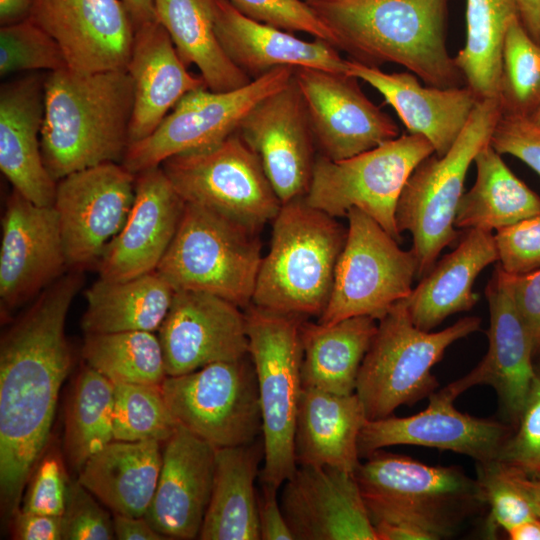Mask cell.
Listing matches in <instances>:
<instances>
[{
    "label": "cell",
    "mask_w": 540,
    "mask_h": 540,
    "mask_svg": "<svg viewBox=\"0 0 540 540\" xmlns=\"http://www.w3.org/2000/svg\"><path fill=\"white\" fill-rule=\"evenodd\" d=\"M292 79L293 68L284 66L231 91H191L149 136L129 145L121 164L136 175L173 155L212 146L236 132L256 104Z\"/></svg>",
    "instance_id": "14"
},
{
    "label": "cell",
    "mask_w": 540,
    "mask_h": 540,
    "mask_svg": "<svg viewBox=\"0 0 540 540\" xmlns=\"http://www.w3.org/2000/svg\"><path fill=\"white\" fill-rule=\"evenodd\" d=\"M136 175L108 162L73 172L57 181L54 208L68 267L99 261L119 233L135 198Z\"/></svg>",
    "instance_id": "15"
},
{
    "label": "cell",
    "mask_w": 540,
    "mask_h": 540,
    "mask_svg": "<svg viewBox=\"0 0 540 540\" xmlns=\"http://www.w3.org/2000/svg\"><path fill=\"white\" fill-rule=\"evenodd\" d=\"M272 230L252 304L302 318L319 317L331 295L347 230L304 197L282 204Z\"/></svg>",
    "instance_id": "5"
},
{
    "label": "cell",
    "mask_w": 540,
    "mask_h": 540,
    "mask_svg": "<svg viewBox=\"0 0 540 540\" xmlns=\"http://www.w3.org/2000/svg\"><path fill=\"white\" fill-rule=\"evenodd\" d=\"M346 74L377 90L396 111L408 133L423 136L438 156L445 155L453 146L480 100L467 85L424 86L411 72L387 73L352 59H347Z\"/></svg>",
    "instance_id": "26"
},
{
    "label": "cell",
    "mask_w": 540,
    "mask_h": 540,
    "mask_svg": "<svg viewBox=\"0 0 540 540\" xmlns=\"http://www.w3.org/2000/svg\"><path fill=\"white\" fill-rule=\"evenodd\" d=\"M376 321L355 316L324 325L304 319L302 387L341 395L354 393L360 366L377 331Z\"/></svg>",
    "instance_id": "34"
},
{
    "label": "cell",
    "mask_w": 540,
    "mask_h": 540,
    "mask_svg": "<svg viewBox=\"0 0 540 540\" xmlns=\"http://www.w3.org/2000/svg\"><path fill=\"white\" fill-rule=\"evenodd\" d=\"M1 224L3 319L63 276L68 263L54 206L36 205L13 189Z\"/></svg>",
    "instance_id": "17"
},
{
    "label": "cell",
    "mask_w": 540,
    "mask_h": 540,
    "mask_svg": "<svg viewBox=\"0 0 540 540\" xmlns=\"http://www.w3.org/2000/svg\"><path fill=\"white\" fill-rule=\"evenodd\" d=\"M433 153L423 136L405 133L350 158L317 156L304 199L335 218L357 208L400 243L395 216L399 197L416 166Z\"/></svg>",
    "instance_id": "10"
},
{
    "label": "cell",
    "mask_w": 540,
    "mask_h": 540,
    "mask_svg": "<svg viewBox=\"0 0 540 540\" xmlns=\"http://www.w3.org/2000/svg\"><path fill=\"white\" fill-rule=\"evenodd\" d=\"M114 384L85 365L66 410L64 451L77 473L88 459L114 440Z\"/></svg>",
    "instance_id": "39"
},
{
    "label": "cell",
    "mask_w": 540,
    "mask_h": 540,
    "mask_svg": "<svg viewBox=\"0 0 540 540\" xmlns=\"http://www.w3.org/2000/svg\"><path fill=\"white\" fill-rule=\"evenodd\" d=\"M244 314L262 414L264 465L259 481L278 490L298 467L294 436L303 388L301 324L306 318L252 303Z\"/></svg>",
    "instance_id": "8"
},
{
    "label": "cell",
    "mask_w": 540,
    "mask_h": 540,
    "mask_svg": "<svg viewBox=\"0 0 540 540\" xmlns=\"http://www.w3.org/2000/svg\"><path fill=\"white\" fill-rule=\"evenodd\" d=\"M346 217L347 236L331 295L317 321L324 325L355 316L379 321L410 295L417 276L411 249H401L380 224L357 208L350 209Z\"/></svg>",
    "instance_id": "12"
},
{
    "label": "cell",
    "mask_w": 540,
    "mask_h": 540,
    "mask_svg": "<svg viewBox=\"0 0 540 540\" xmlns=\"http://www.w3.org/2000/svg\"><path fill=\"white\" fill-rule=\"evenodd\" d=\"M502 112L497 98L480 99L463 131L443 155L423 159L407 179L396 207V224L412 235L417 279L433 267L442 250L456 242L455 217L470 165L490 142Z\"/></svg>",
    "instance_id": "6"
},
{
    "label": "cell",
    "mask_w": 540,
    "mask_h": 540,
    "mask_svg": "<svg viewBox=\"0 0 540 540\" xmlns=\"http://www.w3.org/2000/svg\"><path fill=\"white\" fill-rule=\"evenodd\" d=\"M507 468L511 479L526 498L536 518L540 520V477L528 476L509 465Z\"/></svg>",
    "instance_id": "55"
},
{
    "label": "cell",
    "mask_w": 540,
    "mask_h": 540,
    "mask_svg": "<svg viewBox=\"0 0 540 540\" xmlns=\"http://www.w3.org/2000/svg\"><path fill=\"white\" fill-rule=\"evenodd\" d=\"M184 205L160 166L136 174L132 208L99 259V278L124 281L155 271L175 236Z\"/></svg>",
    "instance_id": "24"
},
{
    "label": "cell",
    "mask_w": 540,
    "mask_h": 540,
    "mask_svg": "<svg viewBox=\"0 0 540 540\" xmlns=\"http://www.w3.org/2000/svg\"><path fill=\"white\" fill-rule=\"evenodd\" d=\"M44 81L31 75L0 89V169L13 189L39 206H53L57 181L41 152Z\"/></svg>",
    "instance_id": "27"
},
{
    "label": "cell",
    "mask_w": 540,
    "mask_h": 540,
    "mask_svg": "<svg viewBox=\"0 0 540 540\" xmlns=\"http://www.w3.org/2000/svg\"><path fill=\"white\" fill-rule=\"evenodd\" d=\"M498 263L510 275L540 269V213L496 232Z\"/></svg>",
    "instance_id": "49"
},
{
    "label": "cell",
    "mask_w": 540,
    "mask_h": 540,
    "mask_svg": "<svg viewBox=\"0 0 540 540\" xmlns=\"http://www.w3.org/2000/svg\"><path fill=\"white\" fill-rule=\"evenodd\" d=\"M161 388L178 423L216 448L248 444L262 434L257 379L249 355L167 376Z\"/></svg>",
    "instance_id": "13"
},
{
    "label": "cell",
    "mask_w": 540,
    "mask_h": 540,
    "mask_svg": "<svg viewBox=\"0 0 540 540\" xmlns=\"http://www.w3.org/2000/svg\"><path fill=\"white\" fill-rule=\"evenodd\" d=\"M284 483L280 506L294 540H377L355 474L298 466Z\"/></svg>",
    "instance_id": "23"
},
{
    "label": "cell",
    "mask_w": 540,
    "mask_h": 540,
    "mask_svg": "<svg viewBox=\"0 0 540 540\" xmlns=\"http://www.w3.org/2000/svg\"><path fill=\"white\" fill-rule=\"evenodd\" d=\"M485 503L490 508L492 524L505 532L535 518L526 498L511 479L507 465L499 459L477 463V478Z\"/></svg>",
    "instance_id": "44"
},
{
    "label": "cell",
    "mask_w": 540,
    "mask_h": 540,
    "mask_svg": "<svg viewBox=\"0 0 540 540\" xmlns=\"http://www.w3.org/2000/svg\"><path fill=\"white\" fill-rule=\"evenodd\" d=\"M245 16L278 29L302 32L336 48L328 26L305 0H227Z\"/></svg>",
    "instance_id": "45"
},
{
    "label": "cell",
    "mask_w": 540,
    "mask_h": 540,
    "mask_svg": "<svg viewBox=\"0 0 540 540\" xmlns=\"http://www.w3.org/2000/svg\"><path fill=\"white\" fill-rule=\"evenodd\" d=\"M473 163L476 179L460 199L457 229L497 232L540 213V196L508 168L490 142Z\"/></svg>",
    "instance_id": "36"
},
{
    "label": "cell",
    "mask_w": 540,
    "mask_h": 540,
    "mask_svg": "<svg viewBox=\"0 0 540 540\" xmlns=\"http://www.w3.org/2000/svg\"><path fill=\"white\" fill-rule=\"evenodd\" d=\"M355 472L377 540H440L485 503L476 479L379 449Z\"/></svg>",
    "instance_id": "4"
},
{
    "label": "cell",
    "mask_w": 540,
    "mask_h": 540,
    "mask_svg": "<svg viewBox=\"0 0 540 540\" xmlns=\"http://www.w3.org/2000/svg\"><path fill=\"white\" fill-rule=\"evenodd\" d=\"M214 23L224 51L252 80L284 66L346 74L347 59L333 45L253 20L227 0H215Z\"/></svg>",
    "instance_id": "28"
},
{
    "label": "cell",
    "mask_w": 540,
    "mask_h": 540,
    "mask_svg": "<svg viewBox=\"0 0 540 540\" xmlns=\"http://www.w3.org/2000/svg\"><path fill=\"white\" fill-rule=\"evenodd\" d=\"M160 167L185 202L257 232L282 206L259 157L237 131L212 146L173 155Z\"/></svg>",
    "instance_id": "11"
},
{
    "label": "cell",
    "mask_w": 540,
    "mask_h": 540,
    "mask_svg": "<svg viewBox=\"0 0 540 540\" xmlns=\"http://www.w3.org/2000/svg\"><path fill=\"white\" fill-rule=\"evenodd\" d=\"M498 259L492 232L466 230L456 248L437 260L406 298L414 325L432 331L447 317L472 309L479 299L473 291L477 276Z\"/></svg>",
    "instance_id": "31"
},
{
    "label": "cell",
    "mask_w": 540,
    "mask_h": 540,
    "mask_svg": "<svg viewBox=\"0 0 540 540\" xmlns=\"http://www.w3.org/2000/svg\"><path fill=\"white\" fill-rule=\"evenodd\" d=\"M161 444L113 440L88 459L77 480L113 513L144 516L160 475Z\"/></svg>",
    "instance_id": "32"
},
{
    "label": "cell",
    "mask_w": 540,
    "mask_h": 540,
    "mask_svg": "<svg viewBox=\"0 0 540 540\" xmlns=\"http://www.w3.org/2000/svg\"><path fill=\"white\" fill-rule=\"evenodd\" d=\"M428 398L427 407L414 415L366 420L358 438L360 458L394 445H415L456 452L476 463L498 459L512 426L458 411L446 387Z\"/></svg>",
    "instance_id": "19"
},
{
    "label": "cell",
    "mask_w": 540,
    "mask_h": 540,
    "mask_svg": "<svg viewBox=\"0 0 540 540\" xmlns=\"http://www.w3.org/2000/svg\"><path fill=\"white\" fill-rule=\"evenodd\" d=\"M82 277L64 274L44 289L0 342V503L5 522L20 509L27 481L50 438L71 368L65 321Z\"/></svg>",
    "instance_id": "1"
},
{
    "label": "cell",
    "mask_w": 540,
    "mask_h": 540,
    "mask_svg": "<svg viewBox=\"0 0 540 540\" xmlns=\"http://www.w3.org/2000/svg\"><path fill=\"white\" fill-rule=\"evenodd\" d=\"M264 459L263 439L217 448L213 490L198 539L259 540L254 483Z\"/></svg>",
    "instance_id": "33"
},
{
    "label": "cell",
    "mask_w": 540,
    "mask_h": 540,
    "mask_svg": "<svg viewBox=\"0 0 540 540\" xmlns=\"http://www.w3.org/2000/svg\"><path fill=\"white\" fill-rule=\"evenodd\" d=\"M366 420L355 392L341 395L302 388L294 436L297 465L355 474L361 459L358 438Z\"/></svg>",
    "instance_id": "30"
},
{
    "label": "cell",
    "mask_w": 540,
    "mask_h": 540,
    "mask_svg": "<svg viewBox=\"0 0 540 540\" xmlns=\"http://www.w3.org/2000/svg\"><path fill=\"white\" fill-rule=\"evenodd\" d=\"M316 146L331 160L350 158L395 139L393 119L361 90L357 78L314 68H293Z\"/></svg>",
    "instance_id": "16"
},
{
    "label": "cell",
    "mask_w": 540,
    "mask_h": 540,
    "mask_svg": "<svg viewBox=\"0 0 540 540\" xmlns=\"http://www.w3.org/2000/svg\"><path fill=\"white\" fill-rule=\"evenodd\" d=\"M485 295L490 313L487 353L468 374L445 387L457 398L471 387L491 386L514 429L535 376L533 344L515 304L512 275L499 263Z\"/></svg>",
    "instance_id": "20"
},
{
    "label": "cell",
    "mask_w": 540,
    "mask_h": 540,
    "mask_svg": "<svg viewBox=\"0 0 540 540\" xmlns=\"http://www.w3.org/2000/svg\"><path fill=\"white\" fill-rule=\"evenodd\" d=\"M237 132L259 157L282 204L305 197L317 158L316 143L293 79L256 104Z\"/></svg>",
    "instance_id": "18"
},
{
    "label": "cell",
    "mask_w": 540,
    "mask_h": 540,
    "mask_svg": "<svg viewBox=\"0 0 540 540\" xmlns=\"http://www.w3.org/2000/svg\"><path fill=\"white\" fill-rule=\"evenodd\" d=\"M154 5L157 20L182 61L199 69L209 90L231 91L252 81L232 62L218 40L215 0H154Z\"/></svg>",
    "instance_id": "35"
},
{
    "label": "cell",
    "mask_w": 540,
    "mask_h": 540,
    "mask_svg": "<svg viewBox=\"0 0 540 540\" xmlns=\"http://www.w3.org/2000/svg\"><path fill=\"white\" fill-rule=\"evenodd\" d=\"M78 480L70 482L61 516L62 540L115 539L113 518Z\"/></svg>",
    "instance_id": "48"
},
{
    "label": "cell",
    "mask_w": 540,
    "mask_h": 540,
    "mask_svg": "<svg viewBox=\"0 0 540 540\" xmlns=\"http://www.w3.org/2000/svg\"><path fill=\"white\" fill-rule=\"evenodd\" d=\"M498 100L502 115L529 117L540 106V43L519 17L505 36Z\"/></svg>",
    "instance_id": "41"
},
{
    "label": "cell",
    "mask_w": 540,
    "mask_h": 540,
    "mask_svg": "<svg viewBox=\"0 0 540 540\" xmlns=\"http://www.w3.org/2000/svg\"><path fill=\"white\" fill-rule=\"evenodd\" d=\"M175 290L156 270L124 281L98 279L85 292L82 329L89 333L159 329Z\"/></svg>",
    "instance_id": "37"
},
{
    "label": "cell",
    "mask_w": 540,
    "mask_h": 540,
    "mask_svg": "<svg viewBox=\"0 0 540 540\" xmlns=\"http://www.w3.org/2000/svg\"><path fill=\"white\" fill-rule=\"evenodd\" d=\"M498 459L528 476L540 477V367H536L519 421Z\"/></svg>",
    "instance_id": "46"
},
{
    "label": "cell",
    "mask_w": 540,
    "mask_h": 540,
    "mask_svg": "<svg viewBox=\"0 0 540 540\" xmlns=\"http://www.w3.org/2000/svg\"><path fill=\"white\" fill-rule=\"evenodd\" d=\"M261 485L257 495L258 524L261 540H294L277 499V489Z\"/></svg>",
    "instance_id": "52"
},
{
    "label": "cell",
    "mask_w": 540,
    "mask_h": 540,
    "mask_svg": "<svg viewBox=\"0 0 540 540\" xmlns=\"http://www.w3.org/2000/svg\"><path fill=\"white\" fill-rule=\"evenodd\" d=\"M134 88L127 70L51 71L44 82L41 152L50 175L63 177L121 162L129 147Z\"/></svg>",
    "instance_id": "3"
},
{
    "label": "cell",
    "mask_w": 540,
    "mask_h": 540,
    "mask_svg": "<svg viewBox=\"0 0 540 540\" xmlns=\"http://www.w3.org/2000/svg\"><path fill=\"white\" fill-rule=\"evenodd\" d=\"M124 4L134 28L157 20L154 0H121Z\"/></svg>",
    "instance_id": "58"
},
{
    "label": "cell",
    "mask_w": 540,
    "mask_h": 540,
    "mask_svg": "<svg viewBox=\"0 0 540 540\" xmlns=\"http://www.w3.org/2000/svg\"><path fill=\"white\" fill-rule=\"evenodd\" d=\"M69 485L61 455L49 450L39 459L27 481L20 509L62 516L66 508Z\"/></svg>",
    "instance_id": "47"
},
{
    "label": "cell",
    "mask_w": 540,
    "mask_h": 540,
    "mask_svg": "<svg viewBox=\"0 0 540 540\" xmlns=\"http://www.w3.org/2000/svg\"><path fill=\"white\" fill-rule=\"evenodd\" d=\"M258 233L185 202L175 236L156 271L175 291L210 293L245 309L252 303L263 258Z\"/></svg>",
    "instance_id": "9"
},
{
    "label": "cell",
    "mask_w": 540,
    "mask_h": 540,
    "mask_svg": "<svg viewBox=\"0 0 540 540\" xmlns=\"http://www.w3.org/2000/svg\"><path fill=\"white\" fill-rule=\"evenodd\" d=\"M536 126L540 127V106L528 117Z\"/></svg>",
    "instance_id": "60"
},
{
    "label": "cell",
    "mask_w": 540,
    "mask_h": 540,
    "mask_svg": "<svg viewBox=\"0 0 540 540\" xmlns=\"http://www.w3.org/2000/svg\"><path fill=\"white\" fill-rule=\"evenodd\" d=\"M58 43L29 18L0 29V74L66 68Z\"/></svg>",
    "instance_id": "43"
},
{
    "label": "cell",
    "mask_w": 540,
    "mask_h": 540,
    "mask_svg": "<svg viewBox=\"0 0 540 540\" xmlns=\"http://www.w3.org/2000/svg\"><path fill=\"white\" fill-rule=\"evenodd\" d=\"M34 0H0L2 26L15 24L30 17Z\"/></svg>",
    "instance_id": "57"
},
{
    "label": "cell",
    "mask_w": 540,
    "mask_h": 540,
    "mask_svg": "<svg viewBox=\"0 0 540 540\" xmlns=\"http://www.w3.org/2000/svg\"><path fill=\"white\" fill-rule=\"evenodd\" d=\"M519 19L529 35L540 43V0H515Z\"/></svg>",
    "instance_id": "56"
},
{
    "label": "cell",
    "mask_w": 540,
    "mask_h": 540,
    "mask_svg": "<svg viewBox=\"0 0 540 540\" xmlns=\"http://www.w3.org/2000/svg\"><path fill=\"white\" fill-rule=\"evenodd\" d=\"M512 289L515 304L532 340L534 356L540 355V269L512 275Z\"/></svg>",
    "instance_id": "51"
},
{
    "label": "cell",
    "mask_w": 540,
    "mask_h": 540,
    "mask_svg": "<svg viewBox=\"0 0 540 540\" xmlns=\"http://www.w3.org/2000/svg\"><path fill=\"white\" fill-rule=\"evenodd\" d=\"M476 316L461 318L440 331H425L411 320L406 299L379 320L356 381L367 420L393 415L402 405H414L439 386L432 368L454 342L480 329Z\"/></svg>",
    "instance_id": "7"
},
{
    "label": "cell",
    "mask_w": 540,
    "mask_h": 540,
    "mask_svg": "<svg viewBox=\"0 0 540 540\" xmlns=\"http://www.w3.org/2000/svg\"><path fill=\"white\" fill-rule=\"evenodd\" d=\"M490 144L499 154L518 158L540 175V127L528 117L501 115Z\"/></svg>",
    "instance_id": "50"
},
{
    "label": "cell",
    "mask_w": 540,
    "mask_h": 540,
    "mask_svg": "<svg viewBox=\"0 0 540 540\" xmlns=\"http://www.w3.org/2000/svg\"><path fill=\"white\" fill-rule=\"evenodd\" d=\"M82 357L113 384L161 385L167 377L160 340L150 331L85 334Z\"/></svg>",
    "instance_id": "40"
},
{
    "label": "cell",
    "mask_w": 540,
    "mask_h": 540,
    "mask_svg": "<svg viewBox=\"0 0 540 540\" xmlns=\"http://www.w3.org/2000/svg\"><path fill=\"white\" fill-rule=\"evenodd\" d=\"M115 539L118 540H166L144 516L133 517L113 513Z\"/></svg>",
    "instance_id": "54"
},
{
    "label": "cell",
    "mask_w": 540,
    "mask_h": 540,
    "mask_svg": "<svg viewBox=\"0 0 540 540\" xmlns=\"http://www.w3.org/2000/svg\"><path fill=\"white\" fill-rule=\"evenodd\" d=\"M516 17L515 0H466V41L454 60L479 99H498L504 40Z\"/></svg>",
    "instance_id": "38"
},
{
    "label": "cell",
    "mask_w": 540,
    "mask_h": 540,
    "mask_svg": "<svg viewBox=\"0 0 540 540\" xmlns=\"http://www.w3.org/2000/svg\"><path fill=\"white\" fill-rule=\"evenodd\" d=\"M186 67L158 20L135 29L127 65L134 88L130 144L149 136L187 93L207 88Z\"/></svg>",
    "instance_id": "29"
},
{
    "label": "cell",
    "mask_w": 540,
    "mask_h": 540,
    "mask_svg": "<svg viewBox=\"0 0 540 540\" xmlns=\"http://www.w3.org/2000/svg\"><path fill=\"white\" fill-rule=\"evenodd\" d=\"M511 540H540V520L535 518L523 521L506 531Z\"/></svg>",
    "instance_id": "59"
},
{
    "label": "cell",
    "mask_w": 540,
    "mask_h": 540,
    "mask_svg": "<svg viewBox=\"0 0 540 540\" xmlns=\"http://www.w3.org/2000/svg\"><path fill=\"white\" fill-rule=\"evenodd\" d=\"M305 1L352 60L398 64L430 86L466 85L446 44L448 0Z\"/></svg>",
    "instance_id": "2"
},
{
    "label": "cell",
    "mask_w": 540,
    "mask_h": 540,
    "mask_svg": "<svg viewBox=\"0 0 540 540\" xmlns=\"http://www.w3.org/2000/svg\"><path fill=\"white\" fill-rule=\"evenodd\" d=\"M210 293L177 290L158 329L167 376L249 355L245 314Z\"/></svg>",
    "instance_id": "21"
},
{
    "label": "cell",
    "mask_w": 540,
    "mask_h": 540,
    "mask_svg": "<svg viewBox=\"0 0 540 540\" xmlns=\"http://www.w3.org/2000/svg\"><path fill=\"white\" fill-rule=\"evenodd\" d=\"M178 425L161 385L114 384V440L164 443Z\"/></svg>",
    "instance_id": "42"
},
{
    "label": "cell",
    "mask_w": 540,
    "mask_h": 540,
    "mask_svg": "<svg viewBox=\"0 0 540 540\" xmlns=\"http://www.w3.org/2000/svg\"><path fill=\"white\" fill-rule=\"evenodd\" d=\"M16 540H62L61 516L38 514L19 509L10 520Z\"/></svg>",
    "instance_id": "53"
},
{
    "label": "cell",
    "mask_w": 540,
    "mask_h": 540,
    "mask_svg": "<svg viewBox=\"0 0 540 540\" xmlns=\"http://www.w3.org/2000/svg\"><path fill=\"white\" fill-rule=\"evenodd\" d=\"M216 450L180 424L163 443L157 487L144 517L167 539L199 537L213 490Z\"/></svg>",
    "instance_id": "25"
},
{
    "label": "cell",
    "mask_w": 540,
    "mask_h": 540,
    "mask_svg": "<svg viewBox=\"0 0 540 540\" xmlns=\"http://www.w3.org/2000/svg\"><path fill=\"white\" fill-rule=\"evenodd\" d=\"M29 19L79 73L127 70L135 28L121 0H34Z\"/></svg>",
    "instance_id": "22"
}]
</instances>
